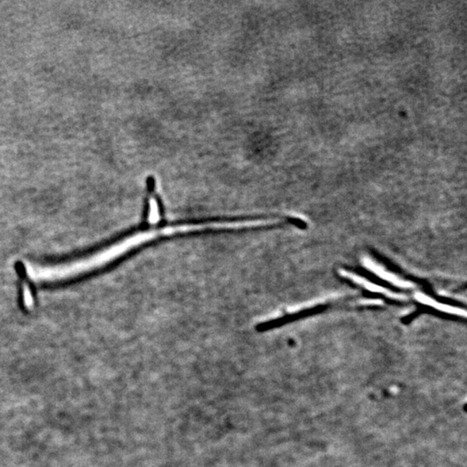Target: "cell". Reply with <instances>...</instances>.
Returning a JSON list of instances; mask_svg holds the SVG:
<instances>
[{
    "label": "cell",
    "mask_w": 467,
    "mask_h": 467,
    "mask_svg": "<svg viewBox=\"0 0 467 467\" xmlns=\"http://www.w3.org/2000/svg\"><path fill=\"white\" fill-rule=\"evenodd\" d=\"M156 190V180L153 176H149L147 178V195H145L142 212H147L151 213V199L152 194ZM160 219L166 220L167 227H178V226L183 225H198L205 224H215V217H188L180 218V219L167 220L164 217H160Z\"/></svg>",
    "instance_id": "1"
},
{
    "label": "cell",
    "mask_w": 467,
    "mask_h": 467,
    "mask_svg": "<svg viewBox=\"0 0 467 467\" xmlns=\"http://www.w3.org/2000/svg\"><path fill=\"white\" fill-rule=\"evenodd\" d=\"M23 294H24V302L26 308H32L33 306V297L32 292L28 285L23 286Z\"/></svg>",
    "instance_id": "2"
}]
</instances>
